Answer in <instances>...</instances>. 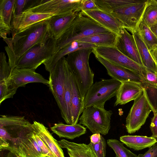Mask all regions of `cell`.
Instances as JSON below:
<instances>
[{"mask_svg":"<svg viewBox=\"0 0 157 157\" xmlns=\"http://www.w3.org/2000/svg\"><path fill=\"white\" fill-rule=\"evenodd\" d=\"M78 13L54 16L48 19L51 34L58 40L69 28Z\"/></svg>","mask_w":157,"mask_h":157,"instance_id":"44dd1931","label":"cell"},{"mask_svg":"<svg viewBox=\"0 0 157 157\" xmlns=\"http://www.w3.org/2000/svg\"><path fill=\"white\" fill-rule=\"evenodd\" d=\"M96 46L93 44L75 41L54 53L43 64L46 70L49 72L53 69L56 63L61 58L77 51L86 48H92Z\"/></svg>","mask_w":157,"mask_h":157,"instance_id":"603a6c76","label":"cell"},{"mask_svg":"<svg viewBox=\"0 0 157 157\" xmlns=\"http://www.w3.org/2000/svg\"><path fill=\"white\" fill-rule=\"evenodd\" d=\"M11 73V69L8 62L6 60L4 52L0 53V81H7Z\"/></svg>","mask_w":157,"mask_h":157,"instance_id":"8d00e7d4","label":"cell"},{"mask_svg":"<svg viewBox=\"0 0 157 157\" xmlns=\"http://www.w3.org/2000/svg\"><path fill=\"white\" fill-rule=\"evenodd\" d=\"M138 157H157V144H155L149 148L144 154H140Z\"/></svg>","mask_w":157,"mask_h":157,"instance_id":"b9f144b4","label":"cell"},{"mask_svg":"<svg viewBox=\"0 0 157 157\" xmlns=\"http://www.w3.org/2000/svg\"><path fill=\"white\" fill-rule=\"evenodd\" d=\"M80 13L83 15L91 19L117 35L124 28L121 22L112 15L98 9L82 11Z\"/></svg>","mask_w":157,"mask_h":157,"instance_id":"2e32d148","label":"cell"},{"mask_svg":"<svg viewBox=\"0 0 157 157\" xmlns=\"http://www.w3.org/2000/svg\"><path fill=\"white\" fill-rule=\"evenodd\" d=\"M146 99L154 114H157V85L142 84Z\"/></svg>","mask_w":157,"mask_h":157,"instance_id":"d6a6232c","label":"cell"},{"mask_svg":"<svg viewBox=\"0 0 157 157\" xmlns=\"http://www.w3.org/2000/svg\"><path fill=\"white\" fill-rule=\"evenodd\" d=\"M121 82L112 78L96 82L88 89L84 97V108L96 106L104 107L106 102L116 96Z\"/></svg>","mask_w":157,"mask_h":157,"instance_id":"52a82bcc","label":"cell"},{"mask_svg":"<svg viewBox=\"0 0 157 157\" xmlns=\"http://www.w3.org/2000/svg\"><path fill=\"white\" fill-rule=\"evenodd\" d=\"M48 19L33 24L17 33L13 37L3 39L8 55L11 72L15 61L35 45L44 41L50 34Z\"/></svg>","mask_w":157,"mask_h":157,"instance_id":"6da1fadb","label":"cell"},{"mask_svg":"<svg viewBox=\"0 0 157 157\" xmlns=\"http://www.w3.org/2000/svg\"><path fill=\"white\" fill-rule=\"evenodd\" d=\"M101 135L100 133H94L90 136V142L93 144L99 143L101 139Z\"/></svg>","mask_w":157,"mask_h":157,"instance_id":"ee69618b","label":"cell"},{"mask_svg":"<svg viewBox=\"0 0 157 157\" xmlns=\"http://www.w3.org/2000/svg\"><path fill=\"white\" fill-rule=\"evenodd\" d=\"M156 76H157V72H156Z\"/></svg>","mask_w":157,"mask_h":157,"instance_id":"681fc988","label":"cell"},{"mask_svg":"<svg viewBox=\"0 0 157 157\" xmlns=\"http://www.w3.org/2000/svg\"><path fill=\"white\" fill-rule=\"evenodd\" d=\"M67 64L66 57L61 58L49 72V78L50 90L60 110L61 116L65 122L67 117L64 94Z\"/></svg>","mask_w":157,"mask_h":157,"instance_id":"9c48e42d","label":"cell"},{"mask_svg":"<svg viewBox=\"0 0 157 157\" xmlns=\"http://www.w3.org/2000/svg\"><path fill=\"white\" fill-rule=\"evenodd\" d=\"M142 77L145 83L157 85V77L156 74L146 69L142 75Z\"/></svg>","mask_w":157,"mask_h":157,"instance_id":"ab89813d","label":"cell"},{"mask_svg":"<svg viewBox=\"0 0 157 157\" xmlns=\"http://www.w3.org/2000/svg\"><path fill=\"white\" fill-rule=\"evenodd\" d=\"M132 0H94L98 9L110 14L114 10L130 3Z\"/></svg>","mask_w":157,"mask_h":157,"instance_id":"4dcf8cb0","label":"cell"},{"mask_svg":"<svg viewBox=\"0 0 157 157\" xmlns=\"http://www.w3.org/2000/svg\"><path fill=\"white\" fill-rule=\"evenodd\" d=\"M150 128L152 133L151 137L157 138V114L154 115L151 120Z\"/></svg>","mask_w":157,"mask_h":157,"instance_id":"7bdbcfd3","label":"cell"},{"mask_svg":"<svg viewBox=\"0 0 157 157\" xmlns=\"http://www.w3.org/2000/svg\"><path fill=\"white\" fill-rule=\"evenodd\" d=\"M114 46L124 55L143 66L133 36L125 29H122L117 34Z\"/></svg>","mask_w":157,"mask_h":157,"instance_id":"5bb4252c","label":"cell"},{"mask_svg":"<svg viewBox=\"0 0 157 157\" xmlns=\"http://www.w3.org/2000/svg\"><path fill=\"white\" fill-rule=\"evenodd\" d=\"M92 52L114 64L123 67L138 73L142 77L146 69L121 53L114 46H95Z\"/></svg>","mask_w":157,"mask_h":157,"instance_id":"30bf717a","label":"cell"},{"mask_svg":"<svg viewBox=\"0 0 157 157\" xmlns=\"http://www.w3.org/2000/svg\"><path fill=\"white\" fill-rule=\"evenodd\" d=\"M150 52L152 57L157 63V44L154 46Z\"/></svg>","mask_w":157,"mask_h":157,"instance_id":"f6af8a7d","label":"cell"},{"mask_svg":"<svg viewBox=\"0 0 157 157\" xmlns=\"http://www.w3.org/2000/svg\"><path fill=\"white\" fill-rule=\"evenodd\" d=\"M31 124L24 116L1 115L0 128L4 129L13 139L16 138L23 132L31 127Z\"/></svg>","mask_w":157,"mask_h":157,"instance_id":"e0dca14e","label":"cell"},{"mask_svg":"<svg viewBox=\"0 0 157 157\" xmlns=\"http://www.w3.org/2000/svg\"><path fill=\"white\" fill-rule=\"evenodd\" d=\"M53 16L51 14L24 11L22 13L16 34L33 24L48 19Z\"/></svg>","mask_w":157,"mask_h":157,"instance_id":"83f0119b","label":"cell"},{"mask_svg":"<svg viewBox=\"0 0 157 157\" xmlns=\"http://www.w3.org/2000/svg\"><path fill=\"white\" fill-rule=\"evenodd\" d=\"M150 28L157 38V22L151 26Z\"/></svg>","mask_w":157,"mask_h":157,"instance_id":"bcb514c9","label":"cell"},{"mask_svg":"<svg viewBox=\"0 0 157 157\" xmlns=\"http://www.w3.org/2000/svg\"><path fill=\"white\" fill-rule=\"evenodd\" d=\"M95 56L97 60L105 67L108 74L112 78L121 82L126 81L140 84L145 82L142 76L136 72L112 64L100 56Z\"/></svg>","mask_w":157,"mask_h":157,"instance_id":"9a60e30c","label":"cell"},{"mask_svg":"<svg viewBox=\"0 0 157 157\" xmlns=\"http://www.w3.org/2000/svg\"><path fill=\"white\" fill-rule=\"evenodd\" d=\"M71 116L72 124H77L84 109V98L82 96L75 76L71 69Z\"/></svg>","mask_w":157,"mask_h":157,"instance_id":"ac0fdd59","label":"cell"},{"mask_svg":"<svg viewBox=\"0 0 157 157\" xmlns=\"http://www.w3.org/2000/svg\"><path fill=\"white\" fill-rule=\"evenodd\" d=\"M30 83H40L49 85V80L36 72L35 70L31 69L15 67L6 81L8 88L15 93L19 87H25Z\"/></svg>","mask_w":157,"mask_h":157,"instance_id":"4fadbf2b","label":"cell"},{"mask_svg":"<svg viewBox=\"0 0 157 157\" xmlns=\"http://www.w3.org/2000/svg\"><path fill=\"white\" fill-rule=\"evenodd\" d=\"M10 149L11 150L10 157H19L17 154L13 150Z\"/></svg>","mask_w":157,"mask_h":157,"instance_id":"7dc6e473","label":"cell"},{"mask_svg":"<svg viewBox=\"0 0 157 157\" xmlns=\"http://www.w3.org/2000/svg\"><path fill=\"white\" fill-rule=\"evenodd\" d=\"M33 132L41 139L56 157H65L62 148L58 141L43 124L34 121L32 124Z\"/></svg>","mask_w":157,"mask_h":157,"instance_id":"ffe728a7","label":"cell"},{"mask_svg":"<svg viewBox=\"0 0 157 157\" xmlns=\"http://www.w3.org/2000/svg\"><path fill=\"white\" fill-rule=\"evenodd\" d=\"M107 142L101 135L100 141L97 144L90 142L88 144L92 149L96 157H105Z\"/></svg>","mask_w":157,"mask_h":157,"instance_id":"74e56055","label":"cell"},{"mask_svg":"<svg viewBox=\"0 0 157 157\" xmlns=\"http://www.w3.org/2000/svg\"><path fill=\"white\" fill-rule=\"evenodd\" d=\"M138 29L141 37L150 51L157 44V38L142 19L138 26Z\"/></svg>","mask_w":157,"mask_h":157,"instance_id":"836d02e7","label":"cell"},{"mask_svg":"<svg viewBox=\"0 0 157 157\" xmlns=\"http://www.w3.org/2000/svg\"><path fill=\"white\" fill-rule=\"evenodd\" d=\"M82 0H27L24 11L51 14L54 16L79 13ZM23 11V12H24Z\"/></svg>","mask_w":157,"mask_h":157,"instance_id":"5b68a950","label":"cell"},{"mask_svg":"<svg viewBox=\"0 0 157 157\" xmlns=\"http://www.w3.org/2000/svg\"><path fill=\"white\" fill-rule=\"evenodd\" d=\"M107 143L114 152L116 157H138V155L125 147L124 144L117 140L108 139Z\"/></svg>","mask_w":157,"mask_h":157,"instance_id":"e575fe53","label":"cell"},{"mask_svg":"<svg viewBox=\"0 0 157 157\" xmlns=\"http://www.w3.org/2000/svg\"><path fill=\"white\" fill-rule=\"evenodd\" d=\"M152 111L144 91L136 99L126 118L125 127L128 133L139 130Z\"/></svg>","mask_w":157,"mask_h":157,"instance_id":"8fae6325","label":"cell"},{"mask_svg":"<svg viewBox=\"0 0 157 157\" xmlns=\"http://www.w3.org/2000/svg\"><path fill=\"white\" fill-rule=\"evenodd\" d=\"M92 48L83 49L71 53L66 57L67 63L74 73L82 97L93 84L94 74L89 64Z\"/></svg>","mask_w":157,"mask_h":157,"instance_id":"3957f363","label":"cell"},{"mask_svg":"<svg viewBox=\"0 0 157 157\" xmlns=\"http://www.w3.org/2000/svg\"><path fill=\"white\" fill-rule=\"evenodd\" d=\"M58 142L62 148L67 149L70 157H96L89 144L77 143L65 139Z\"/></svg>","mask_w":157,"mask_h":157,"instance_id":"484cf974","label":"cell"},{"mask_svg":"<svg viewBox=\"0 0 157 157\" xmlns=\"http://www.w3.org/2000/svg\"><path fill=\"white\" fill-rule=\"evenodd\" d=\"M80 8L81 11L98 9L94 0H82Z\"/></svg>","mask_w":157,"mask_h":157,"instance_id":"60d3db41","label":"cell"},{"mask_svg":"<svg viewBox=\"0 0 157 157\" xmlns=\"http://www.w3.org/2000/svg\"><path fill=\"white\" fill-rule=\"evenodd\" d=\"M151 0H132L129 4L110 14L117 19L124 28L131 33L136 30Z\"/></svg>","mask_w":157,"mask_h":157,"instance_id":"ba28073f","label":"cell"},{"mask_svg":"<svg viewBox=\"0 0 157 157\" xmlns=\"http://www.w3.org/2000/svg\"><path fill=\"white\" fill-rule=\"evenodd\" d=\"M112 111L104 107L92 106L85 108L79 119V124L86 126L93 134L105 135L110 128Z\"/></svg>","mask_w":157,"mask_h":157,"instance_id":"8992f818","label":"cell"},{"mask_svg":"<svg viewBox=\"0 0 157 157\" xmlns=\"http://www.w3.org/2000/svg\"><path fill=\"white\" fill-rule=\"evenodd\" d=\"M111 32L78 13L69 28L58 39L55 53L75 41L94 34Z\"/></svg>","mask_w":157,"mask_h":157,"instance_id":"7a4b0ae2","label":"cell"},{"mask_svg":"<svg viewBox=\"0 0 157 157\" xmlns=\"http://www.w3.org/2000/svg\"><path fill=\"white\" fill-rule=\"evenodd\" d=\"M152 2L157 4V0H151Z\"/></svg>","mask_w":157,"mask_h":157,"instance_id":"c3c4849f","label":"cell"},{"mask_svg":"<svg viewBox=\"0 0 157 157\" xmlns=\"http://www.w3.org/2000/svg\"><path fill=\"white\" fill-rule=\"evenodd\" d=\"M32 126L24 131L16 138L12 139L10 148L14 151L19 157H46L33 136Z\"/></svg>","mask_w":157,"mask_h":157,"instance_id":"7c38bea8","label":"cell"},{"mask_svg":"<svg viewBox=\"0 0 157 157\" xmlns=\"http://www.w3.org/2000/svg\"><path fill=\"white\" fill-rule=\"evenodd\" d=\"M57 40L50 33L43 42L28 50L15 61L14 67L35 70L50 59L55 53Z\"/></svg>","mask_w":157,"mask_h":157,"instance_id":"277c9868","label":"cell"},{"mask_svg":"<svg viewBox=\"0 0 157 157\" xmlns=\"http://www.w3.org/2000/svg\"><path fill=\"white\" fill-rule=\"evenodd\" d=\"M117 34L112 32L96 34L78 41L90 43L96 46H114Z\"/></svg>","mask_w":157,"mask_h":157,"instance_id":"f1b7e54d","label":"cell"},{"mask_svg":"<svg viewBox=\"0 0 157 157\" xmlns=\"http://www.w3.org/2000/svg\"><path fill=\"white\" fill-rule=\"evenodd\" d=\"M33 136L44 155L46 157H56L51 150L38 136L33 132Z\"/></svg>","mask_w":157,"mask_h":157,"instance_id":"f35d334b","label":"cell"},{"mask_svg":"<svg viewBox=\"0 0 157 157\" xmlns=\"http://www.w3.org/2000/svg\"><path fill=\"white\" fill-rule=\"evenodd\" d=\"M51 129L59 137L73 140L85 134L86 128L79 124H65L62 122L55 124Z\"/></svg>","mask_w":157,"mask_h":157,"instance_id":"d4e9b609","label":"cell"},{"mask_svg":"<svg viewBox=\"0 0 157 157\" xmlns=\"http://www.w3.org/2000/svg\"><path fill=\"white\" fill-rule=\"evenodd\" d=\"M27 0H15L11 25L12 37L16 34Z\"/></svg>","mask_w":157,"mask_h":157,"instance_id":"1f68e13d","label":"cell"},{"mask_svg":"<svg viewBox=\"0 0 157 157\" xmlns=\"http://www.w3.org/2000/svg\"><path fill=\"white\" fill-rule=\"evenodd\" d=\"M120 140L128 147L137 151L150 148L157 142L156 138L146 136L124 135L121 136Z\"/></svg>","mask_w":157,"mask_h":157,"instance_id":"4316f807","label":"cell"},{"mask_svg":"<svg viewBox=\"0 0 157 157\" xmlns=\"http://www.w3.org/2000/svg\"><path fill=\"white\" fill-rule=\"evenodd\" d=\"M143 91L142 84L130 81H123L116 96L114 106L124 105L137 98Z\"/></svg>","mask_w":157,"mask_h":157,"instance_id":"d6986e66","label":"cell"},{"mask_svg":"<svg viewBox=\"0 0 157 157\" xmlns=\"http://www.w3.org/2000/svg\"><path fill=\"white\" fill-rule=\"evenodd\" d=\"M15 0H0V35L4 39L11 33L12 14Z\"/></svg>","mask_w":157,"mask_h":157,"instance_id":"7402d4cb","label":"cell"},{"mask_svg":"<svg viewBox=\"0 0 157 157\" xmlns=\"http://www.w3.org/2000/svg\"><path fill=\"white\" fill-rule=\"evenodd\" d=\"M133 36L143 66L155 74L157 63L152 57L150 51L144 42L138 29L131 33Z\"/></svg>","mask_w":157,"mask_h":157,"instance_id":"cb8c5ba5","label":"cell"},{"mask_svg":"<svg viewBox=\"0 0 157 157\" xmlns=\"http://www.w3.org/2000/svg\"><path fill=\"white\" fill-rule=\"evenodd\" d=\"M71 69L67 63L66 68L64 100L65 105L67 124H72L71 116V87L70 78Z\"/></svg>","mask_w":157,"mask_h":157,"instance_id":"f546056e","label":"cell"},{"mask_svg":"<svg viewBox=\"0 0 157 157\" xmlns=\"http://www.w3.org/2000/svg\"><path fill=\"white\" fill-rule=\"evenodd\" d=\"M142 19L149 27L157 22V4L151 0L144 11Z\"/></svg>","mask_w":157,"mask_h":157,"instance_id":"d590c367","label":"cell"}]
</instances>
